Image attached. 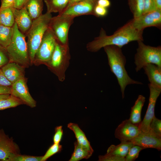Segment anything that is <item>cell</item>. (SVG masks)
I'll use <instances>...</instances> for the list:
<instances>
[{
  "instance_id": "cb8c5ba5",
  "label": "cell",
  "mask_w": 161,
  "mask_h": 161,
  "mask_svg": "<svg viewBox=\"0 0 161 161\" xmlns=\"http://www.w3.org/2000/svg\"><path fill=\"white\" fill-rule=\"evenodd\" d=\"M74 150L69 161H78L82 159H88L92 155L93 152L82 146L77 142L74 143Z\"/></svg>"
},
{
  "instance_id": "1f68e13d",
  "label": "cell",
  "mask_w": 161,
  "mask_h": 161,
  "mask_svg": "<svg viewBox=\"0 0 161 161\" xmlns=\"http://www.w3.org/2000/svg\"><path fill=\"white\" fill-rule=\"evenodd\" d=\"M42 156H34L18 154L12 158L10 161H41Z\"/></svg>"
},
{
  "instance_id": "4dcf8cb0",
  "label": "cell",
  "mask_w": 161,
  "mask_h": 161,
  "mask_svg": "<svg viewBox=\"0 0 161 161\" xmlns=\"http://www.w3.org/2000/svg\"><path fill=\"white\" fill-rule=\"evenodd\" d=\"M62 148V145L59 144L54 143L48 149L44 155L42 156L41 161H46L52 155L60 151Z\"/></svg>"
},
{
  "instance_id": "836d02e7",
  "label": "cell",
  "mask_w": 161,
  "mask_h": 161,
  "mask_svg": "<svg viewBox=\"0 0 161 161\" xmlns=\"http://www.w3.org/2000/svg\"><path fill=\"white\" fill-rule=\"evenodd\" d=\"M157 9L154 0H143V14L152 11Z\"/></svg>"
},
{
  "instance_id": "4fadbf2b",
  "label": "cell",
  "mask_w": 161,
  "mask_h": 161,
  "mask_svg": "<svg viewBox=\"0 0 161 161\" xmlns=\"http://www.w3.org/2000/svg\"><path fill=\"white\" fill-rule=\"evenodd\" d=\"M139 125L132 123L128 119L123 121L115 130V137L121 142L130 141L140 133Z\"/></svg>"
},
{
  "instance_id": "3957f363",
  "label": "cell",
  "mask_w": 161,
  "mask_h": 161,
  "mask_svg": "<svg viewBox=\"0 0 161 161\" xmlns=\"http://www.w3.org/2000/svg\"><path fill=\"white\" fill-rule=\"evenodd\" d=\"M51 13L46 12L32 21L30 29L25 34L27 37V44L30 62L35 60V54L44 34L48 28Z\"/></svg>"
},
{
  "instance_id": "7a4b0ae2",
  "label": "cell",
  "mask_w": 161,
  "mask_h": 161,
  "mask_svg": "<svg viewBox=\"0 0 161 161\" xmlns=\"http://www.w3.org/2000/svg\"><path fill=\"white\" fill-rule=\"evenodd\" d=\"M103 48L107 55L110 70L117 78L123 98L125 89L128 85L142 83L133 80L128 75L125 68L126 59L121 48L114 45H108Z\"/></svg>"
},
{
  "instance_id": "83f0119b",
  "label": "cell",
  "mask_w": 161,
  "mask_h": 161,
  "mask_svg": "<svg viewBox=\"0 0 161 161\" xmlns=\"http://www.w3.org/2000/svg\"><path fill=\"white\" fill-rule=\"evenodd\" d=\"M128 2L134 18L138 17L143 14V0H128Z\"/></svg>"
},
{
  "instance_id": "4316f807",
  "label": "cell",
  "mask_w": 161,
  "mask_h": 161,
  "mask_svg": "<svg viewBox=\"0 0 161 161\" xmlns=\"http://www.w3.org/2000/svg\"><path fill=\"white\" fill-rule=\"evenodd\" d=\"M23 103L20 99L10 95L8 97L0 100V110L14 107Z\"/></svg>"
},
{
  "instance_id": "9a60e30c",
  "label": "cell",
  "mask_w": 161,
  "mask_h": 161,
  "mask_svg": "<svg viewBox=\"0 0 161 161\" xmlns=\"http://www.w3.org/2000/svg\"><path fill=\"white\" fill-rule=\"evenodd\" d=\"M134 145L139 146L144 149L154 148L160 151L161 150V138H158L148 132H140L131 141Z\"/></svg>"
},
{
  "instance_id": "d6986e66",
  "label": "cell",
  "mask_w": 161,
  "mask_h": 161,
  "mask_svg": "<svg viewBox=\"0 0 161 161\" xmlns=\"http://www.w3.org/2000/svg\"><path fill=\"white\" fill-rule=\"evenodd\" d=\"M145 101V97L139 95L134 105L131 107L129 120L132 123L139 125L141 122V111Z\"/></svg>"
},
{
  "instance_id": "277c9868",
  "label": "cell",
  "mask_w": 161,
  "mask_h": 161,
  "mask_svg": "<svg viewBox=\"0 0 161 161\" xmlns=\"http://www.w3.org/2000/svg\"><path fill=\"white\" fill-rule=\"evenodd\" d=\"M13 28V33L11 41L5 48L9 62L27 66L30 61L26 36L19 30L15 22Z\"/></svg>"
},
{
  "instance_id": "30bf717a",
  "label": "cell",
  "mask_w": 161,
  "mask_h": 161,
  "mask_svg": "<svg viewBox=\"0 0 161 161\" xmlns=\"http://www.w3.org/2000/svg\"><path fill=\"white\" fill-rule=\"evenodd\" d=\"M148 86L150 91L148 105L144 117L139 125L140 132L144 133L149 131L150 123L155 116L156 102L161 92V89L155 87L149 83Z\"/></svg>"
},
{
  "instance_id": "d590c367",
  "label": "cell",
  "mask_w": 161,
  "mask_h": 161,
  "mask_svg": "<svg viewBox=\"0 0 161 161\" xmlns=\"http://www.w3.org/2000/svg\"><path fill=\"white\" fill-rule=\"evenodd\" d=\"M9 61L5 49L0 46V68Z\"/></svg>"
},
{
  "instance_id": "8fae6325",
  "label": "cell",
  "mask_w": 161,
  "mask_h": 161,
  "mask_svg": "<svg viewBox=\"0 0 161 161\" xmlns=\"http://www.w3.org/2000/svg\"><path fill=\"white\" fill-rule=\"evenodd\" d=\"M97 0H81L68 5L61 14L69 16L74 18L84 15L95 16L94 8Z\"/></svg>"
},
{
  "instance_id": "f546056e",
  "label": "cell",
  "mask_w": 161,
  "mask_h": 161,
  "mask_svg": "<svg viewBox=\"0 0 161 161\" xmlns=\"http://www.w3.org/2000/svg\"><path fill=\"white\" fill-rule=\"evenodd\" d=\"M144 149L142 147L134 145L129 149L125 157V161H133L137 158L140 152Z\"/></svg>"
},
{
  "instance_id": "ee69618b",
  "label": "cell",
  "mask_w": 161,
  "mask_h": 161,
  "mask_svg": "<svg viewBox=\"0 0 161 161\" xmlns=\"http://www.w3.org/2000/svg\"><path fill=\"white\" fill-rule=\"evenodd\" d=\"M10 94H2L0 95V100L6 98L10 96Z\"/></svg>"
},
{
  "instance_id": "f6af8a7d",
  "label": "cell",
  "mask_w": 161,
  "mask_h": 161,
  "mask_svg": "<svg viewBox=\"0 0 161 161\" xmlns=\"http://www.w3.org/2000/svg\"><path fill=\"white\" fill-rule=\"evenodd\" d=\"M80 0H69V5L77 2Z\"/></svg>"
},
{
  "instance_id": "9c48e42d",
  "label": "cell",
  "mask_w": 161,
  "mask_h": 161,
  "mask_svg": "<svg viewBox=\"0 0 161 161\" xmlns=\"http://www.w3.org/2000/svg\"><path fill=\"white\" fill-rule=\"evenodd\" d=\"M131 20L133 27L139 31H143L145 28L150 27L160 29L161 10L157 9L142 14L138 17L133 18Z\"/></svg>"
},
{
  "instance_id": "74e56055",
  "label": "cell",
  "mask_w": 161,
  "mask_h": 161,
  "mask_svg": "<svg viewBox=\"0 0 161 161\" xmlns=\"http://www.w3.org/2000/svg\"><path fill=\"white\" fill-rule=\"evenodd\" d=\"M12 85V83L7 79L0 69V86H10Z\"/></svg>"
},
{
  "instance_id": "b9f144b4",
  "label": "cell",
  "mask_w": 161,
  "mask_h": 161,
  "mask_svg": "<svg viewBox=\"0 0 161 161\" xmlns=\"http://www.w3.org/2000/svg\"><path fill=\"white\" fill-rule=\"evenodd\" d=\"M109 0H97V4L102 7L107 8L110 5Z\"/></svg>"
},
{
  "instance_id": "ac0fdd59",
  "label": "cell",
  "mask_w": 161,
  "mask_h": 161,
  "mask_svg": "<svg viewBox=\"0 0 161 161\" xmlns=\"http://www.w3.org/2000/svg\"><path fill=\"white\" fill-rule=\"evenodd\" d=\"M143 68L148 77L149 84L155 87L161 89V67L150 64Z\"/></svg>"
},
{
  "instance_id": "603a6c76",
  "label": "cell",
  "mask_w": 161,
  "mask_h": 161,
  "mask_svg": "<svg viewBox=\"0 0 161 161\" xmlns=\"http://www.w3.org/2000/svg\"><path fill=\"white\" fill-rule=\"evenodd\" d=\"M134 145L131 141L121 142L117 145H112L108 148L106 153L125 158L129 149Z\"/></svg>"
},
{
  "instance_id": "484cf974",
  "label": "cell",
  "mask_w": 161,
  "mask_h": 161,
  "mask_svg": "<svg viewBox=\"0 0 161 161\" xmlns=\"http://www.w3.org/2000/svg\"><path fill=\"white\" fill-rule=\"evenodd\" d=\"M13 33V27L0 25V46L5 49L10 43Z\"/></svg>"
},
{
  "instance_id": "5b68a950",
  "label": "cell",
  "mask_w": 161,
  "mask_h": 161,
  "mask_svg": "<svg viewBox=\"0 0 161 161\" xmlns=\"http://www.w3.org/2000/svg\"><path fill=\"white\" fill-rule=\"evenodd\" d=\"M143 41H137L138 47L134 56L136 72L146 65L152 64L161 67V47H152L145 44Z\"/></svg>"
},
{
  "instance_id": "60d3db41",
  "label": "cell",
  "mask_w": 161,
  "mask_h": 161,
  "mask_svg": "<svg viewBox=\"0 0 161 161\" xmlns=\"http://www.w3.org/2000/svg\"><path fill=\"white\" fill-rule=\"evenodd\" d=\"M11 92V86H0V95H10Z\"/></svg>"
},
{
  "instance_id": "d4e9b609",
  "label": "cell",
  "mask_w": 161,
  "mask_h": 161,
  "mask_svg": "<svg viewBox=\"0 0 161 161\" xmlns=\"http://www.w3.org/2000/svg\"><path fill=\"white\" fill-rule=\"evenodd\" d=\"M13 7H8L0 8L1 25L8 27H13L15 21Z\"/></svg>"
},
{
  "instance_id": "e575fe53",
  "label": "cell",
  "mask_w": 161,
  "mask_h": 161,
  "mask_svg": "<svg viewBox=\"0 0 161 161\" xmlns=\"http://www.w3.org/2000/svg\"><path fill=\"white\" fill-rule=\"evenodd\" d=\"M63 135V130L62 126H58L55 129V134L53 137L54 143L59 144Z\"/></svg>"
},
{
  "instance_id": "7bdbcfd3",
  "label": "cell",
  "mask_w": 161,
  "mask_h": 161,
  "mask_svg": "<svg viewBox=\"0 0 161 161\" xmlns=\"http://www.w3.org/2000/svg\"><path fill=\"white\" fill-rule=\"evenodd\" d=\"M157 8L161 10V0H154Z\"/></svg>"
},
{
  "instance_id": "44dd1931",
  "label": "cell",
  "mask_w": 161,
  "mask_h": 161,
  "mask_svg": "<svg viewBox=\"0 0 161 161\" xmlns=\"http://www.w3.org/2000/svg\"><path fill=\"white\" fill-rule=\"evenodd\" d=\"M67 127L74 132L77 141L79 144L93 152L94 150L85 133L77 124L70 123L68 124Z\"/></svg>"
},
{
  "instance_id": "ffe728a7",
  "label": "cell",
  "mask_w": 161,
  "mask_h": 161,
  "mask_svg": "<svg viewBox=\"0 0 161 161\" xmlns=\"http://www.w3.org/2000/svg\"><path fill=\"white\" fill-rule=\"evenodd\" d=\"M24 7L33 20L42 14L43 0H27Z\"/></svg>"
},
{
  "instance_id": "52a82bcc",
  "label": "cell",
  "mask_w": 161,
  "mask_h": 161,
  "mask_svg": "<svg viewBox=\"0 0 161 161\" xmlns=\"http://www.w3.org/2000/svg\"><path fill=\"white\" fill-rule=\"evenodd\" d=\"M75 18L67 15L58 14L52 17L49 28L51 30L57 41L63 44H69L68 35L70 26Z\"/></svg>"
},
{
  "instance_id": "5bb4252c",
  "label": "cell",
  "mask_w": 161,
  "mask_h": 161,
  "mask_svg": "<svg viewBox=\"0 0 161 161\" xmlns=\"http://www.w3.org/2000/svg\"><path fill=\"white\" fill-rule=\"evenodd\" d=\"M11 95L20 99L24 103L31 108L36 106V102L31 95L24 78L12 84Z\"/></svg>"
},
{
  "instance_id": "f1b7e54d",
  "label": "cell",
  "mask_w": 161,
  "mask_h": 161,
  "mask_svg": "<svg viewBox=\"0 0 161 161\" xmlns=\"http://www.w3.org/2000/svg\"><path fill=\"white\" fill-rule=\"evenodd\" d=\"M149 132L161 138V120L154 117L150 125Z\"/></svg>"
},
{
  "instance_id": "d6a6232c",
  "label": "cell",
  "mask_w": 161,
  "mask_h": 161,
  "mask_svg": "<svg viewBox=\"0 0 161 161\" xmlns=\"http://www.w3.org/2000/svg\"><path fill=\"white\" fill-rule=\"evenodd\" d=\"M99 161H125V158L115 155L106 153L104 155H99Z\"/></svg>"
},
{
  "instance_id": "ba28073f",
  "label": "cell",
  "mask_w": 161,
  "mask_h": 161,
  "mask_svg": "<svg viewBox=\"0 0 161 161\" xmlns=\"http://www.w3.org/2000/svg\"><path fill=\"white\" fill-rule=\"evenodd\" d=\"M57 43L56 38L49 28L45 32L37 51L35 59L48 63L51 59Z\"/></svg>"
},
{
  "instance_id": "8992f818",
  "label": "cell",
  "mask_w": 161,
  "mask_h": 161,
  "mask_svg": "<svg viewBox=\"0 0 161 161\" xmlns=\"http://www.w3.org/2000/svg\"><path fill=\"white\" fill-rule=\"evenodd\" d=\"M70 58L69 44H63L57 41L51 59L47 63L56 72L61 81L65 80L66 72L69 66Z\"/></svg>"
},
{
  "instance_id": "bcb514c9",
  "label": "cell",
  "mask_w": 161,
  "mask_h": 161,
  "mask_svg": "<svg viewBox=\"0 0 161 161\" xmlns=\"http://www.w3.org/2000/svg\"><path fill=\"white\" fill-rule=\"evenodd\" d=\"M0 25H1V24H0Z\"/></svg>"
},
{
  "instance_id": "6da1fadb",
  "label": "cell",
  "mask_w": 161,
  "mask_h": 161,
  "mask_svg": "<svg viewBox=\"0 0 161 161\" xmlns=\"http://www.w3.org/2000/svg\"><path fill=\"white\" fill-rule=\"evenodd\" d=\"M143 31L135 29L130 20L111 35H107L105 30L101 28L99 35L88 43L86 48L91 52H97L108 45H114L122 48L131 41H143Z\"/></svg>"
},
{
  "instance_id": "2e32d148",
  "label": "cell",
  "mask_w": 161,
  "mask_h": 161,
  "mask_svg": "<svg viewBox=\"0 0 161 161\" xmlns=\"http://www.w3.org/2000/svg\"><path fill=\"white\" fill-rule=\"evenodd\" d=\"M13 10L15 22L19 30L25 35L30 27L32 20L24 7L21 9L13 7Z\"/></svg>"
},
{
  "instance_id": "7c38bea8",
  "label": "cell",
  "mask_w": 161,
  "mask_h": 161,
  "mask_svg": "<svg viewBox=\"0 0 161 161\" xmlns=\"http://www.w3.org/2000/svg\"><path fill=\"white\" fill-rule=\"evenodd\" d=\"M20 154L18 145L13 139L9 137L3 129L0 130V160L10 161L16 155Z\"/></svg>"
},
{
  "instance_id": "ab89813d",
  "label": "cell",
  "mask_w": 161,
  "mask_h": 161,
  "mask_svg": "<svg viewBox=\"0 0 161 161\" xmlns=\"http://www.w3.org/2000/svg\"><path fill=\"white\" fill-rule=\"evenodd\" d=\"M27 0H15L13 7L21 9L23 7Z\"/></svg>"
},
{
  "instance_id": "e0dca14e",
  "label": "cell",
  "mask_w": 161,
  "mask_h": 161,
  "mask_svg": "<svg viewBox=\"0 0 161 161\" xmlns=\"http://www.w3.org/2000/svg\"><path fill=\"white\" fill-rule=\"evenodd\" d=\"M1 69L5 76L12 84L24 77L23 67L16 63L9 62Z\"/></svg>"
},
{
  "instance_id": "f35d334b",
  "label": "cell",
  "mask_w": 161,
  "mask_h": 161,
  "mask_svg": "<svg viewBox=\"0 0 161 161\" xmlns=\"http://www.w3.org/2000/svg\"><path fill=\"white\" fill-rule=\"evenodd\" d=\"M1 5L0 8L8 7H13L15 0H0Z\"/></svg>"
},
{
  "instance_id": "7402d4cb",
  "label": "cell",
  "mask_w": 161,
  "mask_h": 161,
  "mask_svg": "<svg viewBox=\"0 0 161 161\" xmlns=\"http://www.w3.org/2000/svg\"><path fill=\"white\" fill-rule=\"evenodd\" d=\"M44 1L47 13H58V14H61L68 6L69 0H44Z\"/></svg>"
},
{
  "instance_id": "8d00e7d4",
  "label": "cell",
  "mask_w": 161,
  "mask_h": 161,
  "mask_svg": "<svg viewBox=\"0 0 161 161\" xmlns=\"http://www.w3.org/2000/svg\"><path fill=\"white\" fill-rule=\"evenodd\" d=\"M108 10L106 8L97 4L94 8L95 16L97 17H103L107 14Z\"/></svg>"
}]
</instances>
